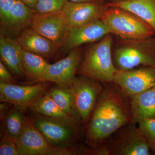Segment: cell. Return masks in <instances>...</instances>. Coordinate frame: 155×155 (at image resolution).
<instances>
[{
    "mask_svg": "<svg viewBox=\"0 0 155 155\" xmlns=\"http://www.w3.org/2000/svg\"><path fill=\"white\" fill-rule=\"evenodd\" d=\"M48 84L20 85L0 82V101L9 103L25 113L34 101L47 91Z\"/></svg>",
    "mask_w": 155,
    "mask_h": 155,
    "instance_id": "30bf717a",
    "label": "cell"
},
{
    "mask_svg": "<svg viewBox=\"0 0 155 155\" xmlns=\"http://www.w3.org/2000/svg\"><path fill=\"white\" fill-rule=\"evenodd\" d=\"M29 108L33 113L59 119L72 125L82 126L79 120L62 110L45 93L35 100Z\"/></svg>",
    "mask_w": 155,
    "mask_h": 155,
    "instance_id": "d6986e66",
    "label": "cell"
},
{
    "mask_svg": "<svg viewBox=\"0 0 155 155\" xmlns=\"http://www.w3.org/2000/svg\"><path fill=\"white\" fill-rule=\"evenodd\" d=\"M109 33L101 19L81 26L69 27L62 53L68 54L73 49L82 45L99 41Z\"/></svg>",
    "mask_w": 155,
    "mask_h": 155,
    "instance_id": "5bb4252c",
    "label": "cell"
},
{
    "mask_svg": "<svg viewBox=\"0 0 155 155\" xmlns=\"http://www.w3.org/2000/svg\"><path fill=\"white\" fill-rule=\"evenodd\" d=\"M113 35L108 34L84 50L76 75L87 76L103 83L114 82L118 70L112 58Z\"/></svg>",
    "mask_w": 155,
    "mask_h": 155,
    "instance_id": "7a4b0ae2",
    "label": "cell"
},
{
    "mask_svg": "<svg viewBox=\"0 0 155 155\" xmlns=\"http://www.w3.org/2000/svg\"><path fill=\"white\" fill-rule=\"evenodd\" d=\"M138 125L146 139L150 149L155 153V120H147Z\"/></svg>",
    "mask_w": 155,
    "mask_h": 155,
    "instance_id": "d4e9b609",
    "label": "cell"
},
{
    "mask_svg": "<svg viewBox=\"0 0 155 155\" xmlns=\"http://www.w3.org/2000/svg\"><path fill=\"white\" fill-rule=\"evenodd\" d=\"M0 155H19L16 140L5 132L0 140Z\"/></svg>",
    "mask_w": 155,
    "mask_h": 155,
    "instance_id": "484cf974",
    "label": "cell"
},
{
    "mask_svg": "<svg viewBox=\"0 0 155 155\" xmlns=\"http://www.w3.org/2000/svg\"><path fill=\"white\" fill-rule=\"evenodd\" d=\"M114 82L130 98L155 86V68L141 66L117 71Z\"/></svg>",
    "mask_w": 155,
    "mask_h": 155,
    "instance_id": "ba28073f",
    "label": "cell"
},
{
    "mask_svg": "<svg viewBox=\"0 0 155 155\" xmlns=\"http://www.w3.org/2000/svg\"><path fill=\"white\" fill-rule=\"evenodd\" d=\"M15 140L19 155H48L54 146L25 116L22 130Z\"/></svg>",
    "mask_w": 155,
    "mask_h": 155,
    "instance_id": "4fadbf2b",
    "label": "cell"
},
{
    "mask_svg": "<svg viewBox=\"0 0 155 155\" xmlns=\"http://www.w3.org/2000/svg\"><path fill=\"white\" fill-rule=\"evenodd\" d=\"M17 39L22 49L45 59L52 58L60 48L53 42L37 33L31 27L24 29Z\"/></svg>",
    "mask_w": 155,
    "mask_h": 155,
    "instance_id": "2e32d148",
    "label": "cell"
},
{
    "mask_svg": "<svg viewBox=\"0 0 155 155\" xmlns=\"http://www.w3.org/2000/svg\"><path fill=\"white\" fill-rule=\"evenodd\" d=\"M69 0H39L33 11L35 14H46L62 10Z\"/></svg>",
    "mask_w": 155,
    "mask_h": 155,
    "instance_id": "cb8c5ba5",
    "label": "cell"
},
{
    "mask_svg": "<svg viewBox=\"0 0 155 155\" xmlns=\"http://www.w3.org/2000/svg\"><path fill=\"white\" fill-rule=\"evenodd\" d=\"M81 46L73 49L64 59L50 64L45 81L53 82L57 86L69 87L75 79L83 56Z\"/></svg>",
    "mask_w": 155,
    "mask_h": 155,
    "instance_id": "7c38bea8",
    "label": "cell"
},
{
    "mask_svg": "<svg viewBox=\"0 0 155 155\" xmlns=\"http://www.w3.org/2000/svg\"></svg>",
    "mask_w": 155,
    "mask_h": 155,
    "instance_id": "d6a6232c",
    "label": "cell"
},
{
    "mask_svg": "<svg viewBox=\"0 0 155 155\" xmlns=\"http://www.w3.org/2000/svg\"><path fill=\"white\" fill-rule=\"evenodd\" d=\"M73 110L82 126L85 128L98 97L104 88L103 82L91 78L78 75L69 87Z\"/></svg>",
    "mask_w": 155,
    "mask_h": 155,
    "instance_id": "5b68a950",
    "label": "cell"
},
{
    "mask_svg": "<svg viewBox=\"0 0 155 155\" xmlns=\"http://www.w3.org/2000/svg\"><path fill=\"white\" fill-rule=\"evenodd\" d=\"M35 13L19 0L11 7L5 24L1 28V34L17 38L25 28L30 27Z\"/></svg>",
    "mask_w": 155,
    "mask_h": 155,
    "instance_id": "9a60e30c",
    "label": "cell"
},
{
    "mask_svg": "<svg viewBox=\"0 0 155 155\" xmlns=\"http://www.w3.org/2000/svg\"><path fill=\"white\" fill-rule=\"evenodd\" d=\"M17 0H0V26L3 27L8 19L11 7Z\"/></svg>",
    "mask_w": 155,
    "mask_h": 155,
    "instance_id": "4316f807",
    "label": "cell"
},
{
    "mask_svg": "<svg viewBox=\"0 0 155 155\" xmlns=\"http://www.w3.org/2000/svg\"><path fill=\"white\" fill-rule=\"evenodd\" d=\"M45 94L62 110L69 116L79 120L73 110L72 96L69 87L57 85L55 87L47 90Z\"/></svg>",
    "mask_w": 155,
    "mask_h": 155,
    "instance_id": "7402d4cb",
    "label": "cell"
},
{
    "mask_svg": "<svg viewBox=\"0 0 155 155\" xmlns=\"http://www.w3.org/2000/svg\"><path fill=\"white\" fill-rule=\"evenodd\" d=\"M21 63L24 76L35 82H45L50 64L45 58L22 49Z\"/></svg>",
    "mask_w": 155,
    "mask_h": 155,
    "instance_id": "ffe728a7",
    "label": "cell"
},
{
    "mask_svg": "<svg viewBox=\"0 0 155 155\" xmlns=\"http://www.w3.org/2000/svg\"><path fill=\"white\" fill-rule=\"evenodd\" d=\"M30 27L60 48L64 44L69 27L61 10L46 14H35Z\"/></svg>",
    "mask_w": 155,
    "mask_h": 155,
    "instance_id": "9c48e42d",
    "label": "cell"
},
{
    "mask_svg": "<svg viewBox=\"0 0 155 155\" xmlns=\"http://www.w3.org/2000/svg\"><path fill=\"white\" fill-rule=\"evenodd\" d=\"M107 0L86 2L68 1L61 11L69 27H77L100 20L109 8Z\"/></svg>",
    "mask_w": 155,
    "mask_h": 155,
    "instance_id": "8fae6325",
    "label": "cell"
},
{
    "mask_svg": "<svg viewBox=\"0 0 155 155\" xmlns=\"http://www.w3.org/2000/svg\"><path fill=\"white\" fill-rule=\"evenodd\" d=\"M32 124L53 145L70 147L78 144L82 137V126L35 113L29 118Z\"/></svg>",
    "mask_w": 155,
    "mask_h": 155,
    "instance_id": "8992f818",
    "label": "cell"
},
{
    "mask_svg": "<svg viewBox=\"0 0 155 155\" xmlns=\"http://www.w3.org/2000/svg\"><path fill=\"white\" fill-rule=\"evenodd\" d=\"M110 1V2L112 3H119L126 2L129 0H108Z\"/></svg>",
    "mask_w": 155,
    "mask_h": 155,
    "instance_id": "1f68e13d",
    "label": "cell"
},
{
    "mask_svg": "<svg viewBox=\"0 0 155 155\" xmlns=\"http://www.w3.org/2000/svg\"><path fill=\"white\" fill-rule=\"evenodd\" d=\"M108 5L121 8L135 14L149 24L155 34V0H129L119 3L109 2Z\"/></svg>",
    "mask_w": 155,
    "mask_h": 155,
    "instance_id": "44dd1931",
    "label": "cell"
},
{
    "mask_svg": "<svg viewBox=\"0 0 155 155\" xmlns=\"http://www.w3.org/2000/svg\"><path fill=\"white\" fill-rule=\"evenodd\" d=\"M22 48L17 38L1 34V61L18 78L24 77L21 63Z\"/></svg>",
    "mask_w": 155,
    "mask_h": 155,
    "instance_id": "e0dca14e",
    "label": "cell"
},
{
    "mask_svg": "<svg viewBox=\"0 0 155 155\" xmlns=\"http://www.w3.org/2000/svg\"><path fill=\"white\" fill-rule=\"evenodd\" d=\"M85 129V144L101 146L116 130L132 123L130 99L114 82L103 83Z\"/></svg>",
    "mask_w": 155,
    "mask_h": 155,
    "instance_id": "6da1fadb",
    "label": "cell"
},
{
    "mask_svg": "<svg viewBox=\"0 0 155 155\" xmlns=\"http://www.w3.org/2000/svg\"><path fill=\"white\" fill-rule=\"evenodd\" d=\"M0 82L10 84H17L16 78L12 76L5 64L2 61H0Z\"/></svg>",
    "mask_w": 155,
    "mask_h": 155,
    "instance_id": "83f0119b",
    "label": "cell"
},
{
    "mask_svg": "<svg viewBox=\"0 0 155 155\" xmlns=\"http://www.w3.org/2000/svg\"><path fill=\"white\" fill-rule=\"evenodd\" d=\"M24 113L14 107L5 119L4 132L15 140L22 130L25 118Z\"/></svg>",
    "mask_w": 155,
    "mask_h": 155,
    "instance_id": "603a6c76",
    "label": "cell"
},
{
    "mask_svg": "<svg viewBox=\"0 0 155 155\" xmlns=\"http://www.w3.org/2000/svg\"><path fill=\"white\" fill-rule=\"evenodd\" d=\"M9 103L2 102L1 104V120H3V119L5 118V113L8 108Z\"/></svg>",
    "mask_w": 155,
    "mask_h": 155,
    "instance_id": "f546056e",
    "label": "cell"
},
{
    "mask_svg": "<svg viewBox=\"0 0 155 155\" xmlns=\"http://www.w3.org/2000/svg\"><path fill=\"white\" fill-rule=\"evenodd\" d=\"M101 20L109 33L124 39L144 40L155 35L152 27L137 16L124 9L109 7Z\"/></svg>",
    "mask_w": 155,
    "mask_h": 155,
    "instance_id": "277c9868",
    "label": "cell"
},
{
    "mask_svg": "<svg viewBox=\"0 0 155 155\" xmlns=\"http://www.w3.org/2000/svg\"><path fill=\"white\" fill-rule=\"evenodd\" d=\"M25 5L34 10L39 0H19Z\"/></svg>",
    "mask_w": 155,
    "mask_h": 155,
    "instance_id": "f1b7e54d",
    "label": "cell"
},
{
    "mask_svg": "<svg viewBox=\"0 0 155 155\" xmlns=\"http://www.w3.org/2000/svg\"><path fill=\"white\" fill-rule=\"evenodd\" d=\"M130 99L132 123L138 125L145 120H155V86Z\"/></svg>",
    "mask_w": 155,
    "mask_h": 155,
    "instance_id": "ac0fdd59",
    "label": "cell"
},
{
    "mask_svg": "<svg viewBox=\"0 0 155 155\" xmlns=\"http://www.w3.org/2000/svg\"><path fill=\"white\" fill-rule=\"evenodd\" d=\"M69 1L73 2H97V1H103V0H69Z\"/></svg>",
    "mask_w": 155,
    "mask_h": 155,
    "instance_id": "4dcf8cb0",
    "label": "cell"
},
{
    "mask_svg": "<svg viewBox=\"0 0 155 155\" xmlns=\"http://www.w3.org/2000/svg\"><path fill=\"white\" fill-rule=\"evenodd\" d=\"M110 155H149L150 149L138 125L128 123L108 139L105 143Z\"/></svg>",
    "mask_w": 155,
    "mask_h": 155,
    "instance_id": "52a82bcc",
    "label": "cell"
},
{
    "mask_svg": "<svg viewBox=\"0 0 155 155\" xmlns=\"http://www.w3.org/2000/svg\"><path fill=\"white\" fill-rule=\"evenodd\" d=\"M112 45L114 66L118 71L141 66L155 68V38L144 40L119 38Z\"/></svg>",
    "mask_w": 155,
    "mask_h": 155,
    "instance_id": "3957f363",
    "label": "cell"
}]
</instances>
